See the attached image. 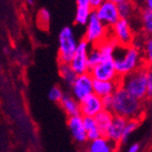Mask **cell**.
<instances>
[{"label":"cell","instance_id":"obj_30","mask_svg":"<svg viewBox=\"0 0 152 152\" xmlns=\"http://www.w3.org/2000/svg\"><path fill=\"white\" fill-rule=\"evenodd\" d=\"M142 149V146H140V142H134V144H132L129 148H128V151L129 152H138L140 151Z\"/></svg>","mask_w":152,"mask_h":152},{"label":"cell","instance_id":"obj_6","mask_svg":"<svg viewBox=\"0 0 152 152\" xmlns=\"http://www.w3.org/2000/svg\"><path fill=\"white\" fill-rule=\"evenodd\" d=\"M112 38L120 46H130L134 42V33L129 19L119 18L114 25L110 27Z\"/></svg>","mask_w":152,"mask_h":152},{"label":"cell","instance_id":"obj_20","mask_svg":"<svg viewBox=\"0 0 152 152\" xmlns=\"http://www.w3.org/2000/svg\"><path fill=\"white\" fill-rule=\"evenodd\" d=\"M113 113L111 111H107V110H101V111L99 112L98 114L94 117L95 118V121H96L97 127L99 128V130L101 131L102 135L104 134V132L105 130L107 129L109 127V124H111L112 121V118H113Z\"/></svg>","mask_w":152,"mask_h":152},{"label":"cell","instance_id":"obj_10","mask_svg":"<svg viewBox=\"0 0 152 152\" xmlns=\"http://www.w3.org/2000/svg\"><path fill=\"white\" fill-rule=\"evenodd\" d=\"M94 12L97 17L107 28L112 27L120 18L118 10H117V3L113 2L111 0H104L96 9H94Z\"/></svg>","mask_w":152,"mask_h":152},{"label":"cell","instance_id":"obj_5","mask_svg":"<svg viewBox=\"0 0 152 152\" xmlns=\"http://www.w3.org/2000/svg\"><path fill=\"white\" fill-rule=\"evenodd\" d=\"M86 30H85V37L84 39L88 42L91 45L96 46L104 38L107 37V27L102 23L96 16L95 12L93 11L87 20Z\"/></svg>","mask_w":152,"mask_h":152},{"label":"cell","instance_id":"obj_16","mask_svg":"<svg viewBox=\"0 0 152 152\" xmlns=\"http://www.w3.org/2000/svg\"><path fill=\"white\" fill-rule=\"evenodd\" d=\"M60 103H61L62 109L69 117L80 115V102L74 96L64 95L60 100Z\"/></svg>","mask_w":152,"mask_h":152},{"label":"cell","instance_id":"obj_1","mask_svg":"<svg viewBox=\"0 0 152 152\" xmlns=\"http://www.w3.org/2000/svg\"><path fill=\"white\" fill-rule=\"evenodd\" d=\"M112 96H113V107L111 112L113 114L124 117L126 119L140 118L144 113L142 100L130 95L120 85L117 87Z\"/></svg>","mask_w":152,"mask_h":152},{"label":"cell","instance_id":"obj_21","mask_svg":"<svg viewBox=\"0 0 152 152\" xmlns=\"http://www.w3.org/2000/svg\"><path fill=\"white\" fill-rule=\"evenodd\" d=\"M93 9L91 5H77L76 15H75V21L79 26H85L91 16Z\"/></svg>","mask_w":152,"mask_h":152},{"label":"cell","instance_id":"obj_28","mask_svg":"<svg viewBox=\"0 0 152 152\" xmlns=\"http://www.w3.org/2000/svg\"><path fill=\"white\" fill-rule=\"evenodd\" d=\"M38 17H39V20L42 21L43 26H48L49 20H50V13L46 10V9H42Z\"/></svg>","mask_w":152,"mask_h":152},{"label":"cell","instance_id":"obj_31","mask_svg":"<svg viewBox=\"0 0 152 152\" xmlns=\"http://www.w3.org/2000/svg\"><path fill=\"white\" fill-rule=\"evenodd\" d=\"M104 0H91L89 1V5H91V9H96L100 3L103 2Z\"/></svg>","mask_w":152,"mask_h":152},{"label":"cell","instance_id":"obj_25","mask_svg":"<svg viewBox=\"0 0 152 152\" xmlns=\"http://www.w3.org/2000/svg\"><path fill=\"white\" fill-rule=\"evenodd\" d=\"M102 60V56L101 53L99 52L98 48L96 46H94L93 49H89L88 54H87V64H88V70L91 68H93L95 65L99 63V62Z\"/></svg>","mask_w":152,"mask_h":152},{"label":"cell","instance_id":"obj_7","mask_svg":"<svg viewBox=\"0 0 152 152\" xmlns=\"http://www.w3.org/2000/svg\"><path fill=\"white\" fill-rule=\"evenodd\" d=\"M91 49V44L85 39L78 42L76 51L71 58L69 65L74 69L77 75L88 72V64H87V54Z\"/></svg>","mask_w":152,"mask_h":152},{"label":"cell","instance_id":"obj_19","mask_svg":"<svg viewBox=\"0 0 152 152\" xmlns=\"http://www.w3.org/2000/svg\"><path fill=\"white\" fill-rule=\"evenodd\" d=\"M140 118H131V119H127L126 124H124V131H122L121 140H120V145L127 144L130 140L131 136L140 127Z\"/></svg>","mask_w":152,"mask_h":152},{"label":"cell","instance_id":"obj_22","mask_svg":"<svg viewBox=\"0 0 152 152\" xmlns=\"http://www.w3.org/2000/svg\"><path fill=\"white\" fill-rule=\"evenodd\" d=\"M117 10L120 18L129 19L134 13V4L132 2V0H124L117 3Z\"/></svg>","mask_w":152,"mask_h":152},{"label":"cell","instance_id":"obj_23","mask_svg":"<svg viewBox=\"0 0 152 152\" xmlns=\"http://www.w3.org/2000/svg\"><path fill=\"white\" fill-rule=\"evenodd\" d=\"M60 76L64 80V82L71 85V83L75 81V79L77 78L78 75L75 72V70L71 68V66L69 63H61L60 65Z\"/></svg>","mask_w":152,"mask_h":152},{"label":"cell","instance_id":"obj_18","mask_svg":"<svg viewBox=\"0 0 152 152\" xmlns=\"http://www.w3.org/2000/svg\"><path fill=\"white\" fill-rule=\"evenodd\" d=\"M96 47L98 48L99 52L101 53L102 58H113L115 50H116L117 43L112 37H105L103 41L97 44Z\"/></svg>","mask_w":152,"mask_h":152},{"label":"cell","instance_id":"obj_33","mask_svg":"<svg viewBox=\"0 0 152 152\" xmlns=\"http://www.w3.org/2000/svg\"><path fill=\"white\" fill-rule=\"evenodd\" d=\"M77 5H89L91 0H76Z\"/></svg>","mask_w":152,"mask_h":152},{"label":"cell","instance_id":"obj_15","mask_svg":"<svg viewBox=\"0 0 152 152\" xmlns=\"http://www.w3.org/2000/svg\"><path fill=\"white\" fill-rule=\"evenodd\" d=\"M116 144L107 138L104 135L89 140L88 151L91 152H112L116 150Z\"/></svg>","mask_w":152,"mask_h":152},{"label":"cell","instance_id":"obj_27","mask_svg":"<svg viewBox=\"0 0 152 152\" xmlns=\"http://www.w3.org/2000/svg\"><path fill=\"white\" fill-rule=\"evenodd\" d=\"M144 52H145V56L147 58L148 62H151L152 61V41L151 38H148L146 39L144 43Z\"/></svg>","mask_w":152,"mask_h":152},{"label":"cell","instance_id":"obj_4","mask_svg":"<svg viewBox=\"0 0 152 152\" xmlns=\"http://www.w3.org/2000/svg\"><path fill=\"white\" fill-rule=\"evenodd\" d=\"M78 41L71 27H64L58 34V60L61 63H69L76 51Z\"/></svg>","mask_w":152,"mask_h":152},{"label":"cell","instance_id":"obj_12","mask_svg":"<svg viewBox=\"0 0 152 152\" xmlns=\"http://www.w3.org/2000/svg\"><path fill=\"white\" fill-rule=\"evenodd\" d=\"M126 121H127V119L124 117L118 116V115H113L111 124H109V127L105 130L103 135L114 144L119 145Z\"/></svg>","mask_w":152,"mask_h":152},{"label":"cell","instance_id":"obj_26","mask_svg":"<svg viewBox=\"0 0 152 152\" xmlns=\"http://www.w3.org/2000/svg\"><path fill=\"white\" fill-rule=\"evenodd\" d=\"M63 96H64V94H63V91H62V89L56 86L52 87V88L49 91V94H48L49 99L53 102H60V100H61Z\"/></svg>","mask_w":152,"mask_h":152},{"label":"cell","instance_id":"obj_34","mask_svg":"<svg viewBox=\"0 0 152 152\" xmlns=\"http://www.w3.org/2000/svg\"><path fill=\"white\" fill-rule=\"evenodd\" d=\"M25 1L29 4H33V2H34V0H25Z\"/></svg>","mask_w":152,"mask_h":152},{"label":"cell","instance_id":"obj_8","mask_svg":"<svg viewBox=\"0 0 152 152\" xmlns=\"http://www.w3.org/2000/svg\"><path fill=\"white\" fill-rule=\"evenodd\" d=\"M93 79L96 80H118V74L113 58H102V60L88 70Z\"/></svg>","mask_w":152,"mask_h":152},{"label":"cell","instance_id":"obj_17","mask_svg":"<svg viewBox=\"0 0 152 152\" xmlns=\"http://www.w3.org/2000/svg\"><path fill=\"white\" fill-rule=\"evenodd\" d=\"M82 120H83L84 129H85V131H86L87 140H95V138H97V137L101 136L102 133H101V131L99 130V128L97 127L94 117L82 116Z\"/></svg>","mask_w":152,"mask_h":152},{"label":"cell","instance_id":"obj_24","mask_svg":"<svg viewBox=\"0 0 152 152\" xmlns=\"http://www.w3.org/2000/svg\"><path fill=\"white\" fill-rule=\"evenodd\" d=\"M140 20H142V28L145 32L151 34L152 32V10L144 8L140 14Z\"/></svg>","mask_w":152,"mask_h":152},{"label":"cell","instance_id":"obj_2","mask_svg":"<svg viewBox=\"0 0 152 152\" xmlns=\"http://www.w3.org/2000/svg\"><path fill=\"white\" fill-rule=\"evenodd\" d=\"M115 68L119 77H124L142 66V54L134 46L117 45L113 56Z\"/></svg>","mask_w":152,"mask_h":152},{"label":"cell","instance_id":"obj_9","mask_svg":"<svg viewBox=\"0 0 152 152\" xmlns=\"http://www.w3.org/2000/svg\"><path fill=\"white\" fill-rule=\"evenodd\" d=\"M93 81H94V79L89 72L78 75L77 78L75 79V81L70 85L72 96L78 101H81L85 97L93 94Z\"/></svg>","mask_w":152,"mask_h":152},{"label":"cell","instance_id":"obj_13","mask_svg":"<svg viewBox=\"0 0 152 152\" xmlns=\"http://www.w3.org/2000/svg\"><path fill=\"white\" fill-rule=\"evenodd\" d=\"M68 128L71 136L78 144H84L87 142L86 131L84 129L83 120L81 115L70 116L68 119Z\"/></svg>","mask_w":152,"mask_h":152},{"label":"cell","instance_id":"obj_3","mask_svg":"<svg viewBox=\"0 0 152 152\" xmlns=\"http://www.w3.org/2000/svg\"><path fill=\"white\" fill-rule=\"evenodd\" d=\"M152 76L150 67L140 66L130 74L122 77V81H119L120 86L135 98L145 100L147 98V84L149 78Z\"/></svg>","mask_w":152,"mask_h":152},{"label":"cell","instance_id":"obj_11","mask_svg":"<svg viewBox=\"0 0 152 152\" xmlns=\"http://www.w3.org/2000/svg\"><path fill=\"white\" fill-rule=\"evenodd\" d=\"M80 102V115L81 116L95 117L99 112L103 110L101 97L96 94H91Z\"/></svg>","mask_w":152,"mask_h":152},{"label":"cell","instance_id":"obj_32","mask_svg":"<svg viewBox=\"0 0 152 152\" xmlns=\"http://www.w3.org/2000/svg\"><path fill=\"white\" fill-rule=\"evenodd\" d=\"M142 3H144V8L152 10V0H142Z\"/></svg>","mask_w":152,"mask_h":152},{"label":"cell","instance_id":"obj_14","mask_svg":"<svg viewBox=\"0 0 152 152\" xmlns=\"http://www.w3.org/2000/svg\"><path fill=\"white\" fill-rule=\"evenodd\" d=\"M118 80H96L93 81V93L99 97H105L113 95L117 87L119 86Z\"/></svg>","mask_w":152,"mask_h":152},{"label":"cell","instance_id":"obj_35","mask_svg":"<svg viewBox=\"0 0 152 152\" xmlns=\"http://www.w3.org/2000/svg\"><path fill=\"white\" fill-rule=\"evenodd\" d=\"M111 1H113V2H115V3H119V2H121V1H124V0H111Z\"/></svg>","mask_w":152,"mask_h":152},{"label":"cell","instance_id":"obj_29","mask_svg":"<svg viewBox=\"0 0 152 152\" xmlns=\"http://www.w3.org/2000/svg\"><path fill=\"white\" fill-rule=\"evenodd\" d=\"M102 105H103L104 110H107V111H111L112 107H113V96L109 95V96L102 97Z\"/></svg>","mask_w":152,"mask_h":152}]
</instances>
